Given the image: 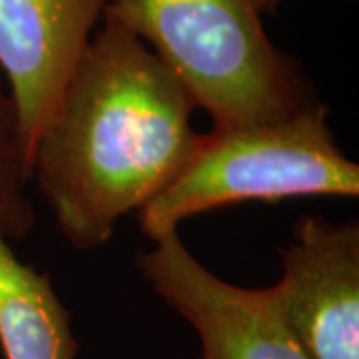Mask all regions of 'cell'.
<instances>
[{"label":"cell","instance_id":"9","mask_svg":"<svg viewBox=\"0 0 359 359\" xmlns=\"http://www.w3.org/2000/svg\"><path fill=\"white\" fill-rule=\"evenodd\" d=\"M287 2H294V0H259V6L264 13H276L280 6L287 4Z\"/></svg>","mask_w":359,"mask_h":359},{"label":"cell","instance_id":"6","mask_svg":"<svg viewBox=\"0 0 359 359\" xmlns=\"http://www.w3.org/2000/svg\"><path fill=\"white\" fill-rule=\"evenodd\" d=\"M268 292L309 358L359 359L358 222L304 216Z\"/></svg>","mask_w":359,"mask_h":359},{"label":"cell","instance_id":"7","mask_svg":"<svg viewBox=\"0 0 359 359\" xmlns=\"http://www.w3.org/2000/svg\"><path fill=\"white\" fill-rule=\"evenodd\" d=\"M0 349L4 359H76L80 344L50 273L22 264L0 233Z\"/></svg>","mask_w":359,"mask_h":359},{"label":"cell","instance_id":"3","mask_svg":"<svg viewBox=\"0 0 359 359\" xmlns=\"http://www.w3.org/2000/svg\"><path fill=\"white\" fill-rule=\"evenodd\" d=\"M304 196H359V166L341 152L321 102L278 120L202 134L188 166L136 218L156 242L205 212Z\"/></svg>","mask_w":359,"mask_h":359},{"label":"cell","instance_id":"5","mask_svg":"<svg viewBox=\"0 0 359 359\" xmlns=\"http://www.w3.org/2000/svg\"><path fill=\"white\" fill-rule=\"evenodd\" d=\"M112 0H0V74L30 176L48 126L82 54Z\"/></svg>","mask_w":359,"mask_h":359},{"label":"cell","instance_id":"8","mask_svg":"<svg viewBox=\"0 0 359 359\" xmlns=\"http://www.w3.org/2000/svg\"><path fill=\"white\" fill-rule=\"evenodd\" d=\"M28 184L13 100L0 74V233L8 240H22L34 228L36 214L26 194Z\"/></svg>","mask_w":359,"mask_h":359},{"label":"cell","instance_id":"2","mask_svg":"<svg viewBox=\"0 0 359 359\" xmlns=\"http://www.w3.org/2000/svg\"><path fill=\"white\" fill-rule=\"evenodd\" d=\"M259 0H112L104 16L154 52L214 128L269 122L320 102L302 65L280 50Z\"/></svg>","mask_w":359,"mask_h":359},{"label":"cell","instance_id":"1","mask_svg":"<svg viewBox=\"0 0 359 359\" xmlns=\"http://www.w3.org/2000/svg\"><path fill=\"white\" fill-rule=\"evenodd\" d=\"M196 108L154 52L104 16L30 162L68 244L100 248L178 178L202 140Z\"/></svg>","mask_w":359,"mask_h":359},{"label":"cell","instance_id":"4","mask_svg":"<svg viewBox=\"0 0 359 359\" xmlns=\"http://www.w3.org/2000/svg\"><path fill=\"white\" fill-rule=\"evenodd\" d=\"M150 287L196 330L200 359H311L271 302L268 287L226 282L202 266L178 230L138 256Z\"/></svg>","mask_w":359,"mask_h":359}]
</instances>
